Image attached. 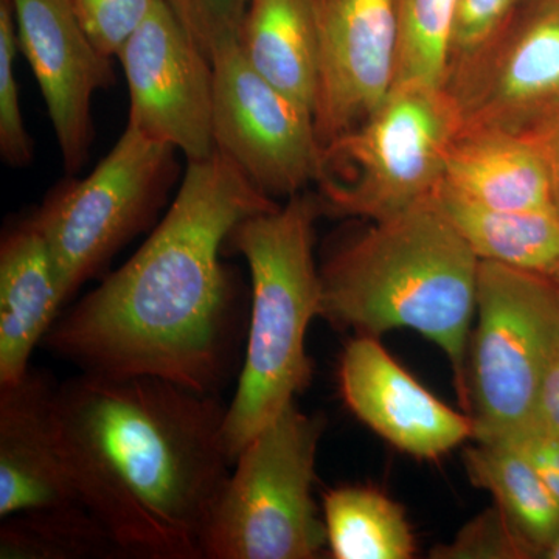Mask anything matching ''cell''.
Wrapping results in <instances>:
<instances>
[{
    "label": "cell",
    "mask_w": 559,
    "mask_h": 559,
    "mask_svg": "<svg viewBox=\"0 0 559 559\" xmlns=\"http://www.w3.org/2000/svg\"><path fill=\"white\" fill-rule=\"evenodd\" d=\"M342 399L374 433L417 459H439L474 440L473 419L419 384L382 347L380 337L356 336L340 364Z\"/></svg>",
    "instance_id": "obj_14"
},
{
    "label": "cell",
    "mask_w": 559,
    "mask_h": 559,
    "mask_svg": "<svg viewBox=\"0 0 559 559\" xmlns=\"http://www.w3.org/2000/svg\"><path fill=\"white\" fill-rule=\"evenodd\" d=\"M480 261L547 277L559 266L557 210H496L460 200L444 189L433 193Z\"/></svg>",
    "instance_id": "obj_19"
},
{
    "label": "cell",
    "mask_w": 559,
    "mask_h": 559,
    "mask_svg": "<svg viewBox=\"0 0 559 559\" xmlns=\"http://www.w3.org/2000/svg\"><path fill=\"white\" fill-rule=\"evenodd\" d=\"M323 522L331 557L409 559L415 536L406 511L380 489L341 487L323 496Z\"/></svg>",
    "instance_id": "obj_21"
},
{
    "label": "cell",
    "mask_w": 559,
    "mask_h": 559,
    "mask_svg": "<svg viewBox=\"0 0 559 559\" xmlns=\"http://www.w3.org/2000/svg\"><path fill=\"white\" fill-rule=\"evenodd\" d=\"M322 212L319 198L301 191L277 209L242 219L227 240L245 257L252 282L245 356L224 419V443L234 463L310 385L307 334L319 318L314 226Z\"/></svg>",
    "instance_id": "obj_4"
},
{
    "label": "cell",
    "mask_w": 559,
    "mask_h": 559,
    "mask_svg": "<svg viewBox=\"0 0 559 559\" xmlns=\"http://www.w3.org/2000/svg\"><path fill=\"white\" fill-rule=\"evenodd\" d=\"M2 521V559L124 558L108 530L84 506L27 511Z\"/></svg>",
    "instance_id": "obj_22"
},
{
    "label": "cell",
    "mask_w": 559,
    "mask_h": 559,
    "mask_svg": "<svg viewBox=\"0 0 559 559\" xmlns=\"http://www.w3.org/2000/svg\"><path fill=\"white\" fill-rule=\"evenodd\" d=\"M237 46L272 86L314 108L318 33L311 0H249Z\"/></svg>",
    "instance_id": "obj_18"
},
{
    "label": "cell",
    "mask_w": 559,
    "mask_h": 559,
    "mask_svg": "<svg viewBox=\"0 0 559 559\" xmlns=\"http://www.w3.org/2000/svg\"><path fill=\"white\" fill-rule=\"evenodd\" d=\"M522 2L524 0H457L443 90L457 103L459 109L509 32Z\"/></svg>",
    "instance_id": "obj_24"
},
{
    "label": "cell",
    "mask_w": 559,
    "mask_h": 559,
    "mask_svg": "<svg viewBox=\"0 0 559 559\" xmlns=\"http://www.w3.org/2000/svg\"><path fill=\"white\" fill-rule=\"evenodd\" d=\"M506 444L518 448L532 463L544 484L559 498V439L546 430L530 426Z\"/></svg>",
    "instance_id": "obj_29"
},
{
    "label": "cell",
    "mask_w": 559,
    "mask_h": 559,
    "mask_svg": "<svg viewBox=\"0 0 559 559\" xmlns=\"http://www.w3.org/2000/svg\"><path fill=\"white\" fill-rule=\"evenodd\" d=\"M66 457L81 503L124 558L204 559L234 465L227 406L154 377L84 373L58 385Z\"/></svg>",
    "instance_id": "obj_2"
},
{
    "label": "cell",
    "mask_w": 559,
    "mask_h": 559,
    "mask_svg": "<svg viewBox=\"0 0 559 559\" xmlns=\"http://www.w3.org/2000/svg\"><path fill=\"white\" fill-rule=\"evenodd\" d=\"M64 305L46 238L31 218L22 221L0 242V385L31 371L33 349Z\"/></svg>",
    "instance_id": "obj_16"
},
{
    "label": "cell",
    "mask_w": 559,
    "mask_h": 559,
    "mask_svg": "<svg viewBox=\"0 0 559 559\" xmlns=\"http://www.w3.org/2000/svg\"><path fill=\"white\" fill-rule=\"evenodd\" d=\"M210 60L237 43L249 0H164Z\"/></svg>",
    "instance_id": "obj_27"
},
{
    "label": "cell",
    "mask_w": 559,
    "mask_h": 559,
    "mask_svg": "<svg viewBox=\"0 0 559 559\" xmlns=\"http://www.w3.org/2000/svg\"><path fill=\"white\" fill-rule=\"evenodd\" d=\"M57 390L32 370L16 384L0 385V518L83 506L73 484Z\"/></svg>",
    "instance_id": "obj_15"
},
{
    "label": "cell",
    "mask_w": 559,
    "mask_h": 559,
    "mask_svg": "<svg viewBox=\"0 0 559 559\" xmlns=\"http://www.w3.org/2000/svg\"><path fill=\"white\" fill-rule=\"evenodd\" d=\"M322 414L294 404L242 448L205 532L204 559H314L326 543L312 499Z\"/></svg>",
    "instance_id": "obj_6"
},
{
    "label": "cell",
    "mask_w": 559,
    "mask_h": 559,
    "mask_svg": "<svg viewBox=\"0 0 559 559\" xmlns=\"http://www.w3.org/2000/svg\"><path fill=\"white\" fill-rule=\"evenodd\" d=\"M474 487L485 489L525 543L543 558L559 536V498L518 448L479 443L463 454Z\"/></svg>",
    "instance_id": "obj_20"
},
{
    "label": "cell",
    "mask_w": 559,
    "mask_h": 559,
    "mask_svg": "<svg viewBox=\"0 0 559 559\" xmlns=\"http://www.w3.org/2000/svg\"><path fill=\"white\" fill-rule=\"evenodd\" d=\"M462 114L443 87L403 84L320 151L323 212L388 219L439 189Z\"/></svg>",
    "instance_id": "obj_5"
},
{
    "label": "cell",
    "mask_w": 559,
    "mask_h": 559,
    "mask_svg": "<svg viewBox=\"0 0 559 559\" xmlns=\"http://www.w3.org/2000/svg\"><path fill=\"white\" fill-rule=\"evenodd\" d=\"M277 207L219 151L189 160L156 229L43 344L84 373L154 377L219 395L240 364L249 318L221 253L242 219Z\"/></svg>",
    "instance_id": "obj_1"
},
{
    "label": "cell",
    "mask_w": 559,
    "mask_h": 559,
    "mask_svg": "<svg viewBox=\"0 0 559 559\" xmlns=\"http://www.w3.org/2000/svg\"><path fill=\"white\" fill-rule=\"evenodd\" d=\"M546 278L549 280L551 286H554L555 290H557V294L559 296V266L557 267V270L551 272L550 275H547Z\"/></svg>",
    "instance_id": "obj_33"
},
{
    "label": "cell",
    "mask_w": 559,
    "mask_h": 559,
    "mask_svg": "<svg viewBox=\"0 0 559 559\" xmlns=\"http://www.w3.org/2000/svg\"><path fill=\"white\" fill-rule=\"evenodd\" d=\"M480 260L436 197L340 242L322 264L319 318L380 337L414 330L447 353L466 409V358Z\"/></svg>",
    "instance_id": "obj_3"
},
{
    "label": "cell",
    "mask_w": 559,
    "mask_h": 559,
    "mask_svg": "<svg viewBox=\"0 0 559 559\" xmlns=\"http://www.w3.org/2000/svg\"><path fill=\"white\" fill-rule=\"evenodd\" d=\"M318 33L314 124L320 145L362 123L395 86V0H311Z\"/></svg>",
    "instance_id": "obj_11"
},
{
    "label": "cell",
    "mask_w": 559,
    "mask_h": 559,
    "mask_svg": "<svg viewBox=\"0 0 559 559\" xmlns=\"http://www.w3.org/2000/svg\"><path fill=\"white\" fill-rule=\"evenodd\" d=\"M176 153L128 124L91 175L66 180L33 213L64 304L150 226L175 178Z\"/></svg>",
    "instance_id": "obj_8"
},
{
    "label": "cell",
    "mask_w": 559,
    "mask_h": 559,
    "mask_svg": "<svg viewBox=\"0 0 559 559\" xmlns=\"http://www.w3.org/2000/svg\"><path fill=\"white\" fill-rule=\"evenodd\" d=\"M535 139L538 140L544 157H546L555 207L559 213V116L550 124H547Z\"/></svg>",
    "instance_id": "obj_31"
},
{
    "label": "cell",
    "mask_w": 559,
    "mask_h": 559,
    "mask_svg": "<svg viewBox=\"0 0 559 559\" xmlns=\"http://www.w3.org/2000/svg\"><path fill=\"white\" fill-rule=\"evenodd\" d=\"M463 128L536 138L559 116V0H524L463 102Z\"/></svg>",
    "instance_id": "obj_13"
},
{
    "label": "cell",
    "mask_w": 559,
    "mask_h": 559,
    "mask_svg": "<svg viewBox=\"0 0 559 559\" xmlns=\"http://www.w3.org/2000/svg\"><path fill=\"white\" fill-rule=\"evenodd\" d=\"M16 21L11 0H0V154L11 167H25L33 159V142L25 130L17 84Z\"/></svg>",
    "instance_id": "obj_25"
},
{
    "label": "cell",
    "mask_w": 559,
    "mask_h": 559,
    "mask_svg": "<svg viewBox=\"0 0 559 559\" xmlns=\"http://www.w3.org/2000/svg\"><path fill=\"white\" fill-rule=\"evenodd\" d=\"M213 142L266 197L301 193L318 175L314 114L250 68L237 43L212 58Z\"/></svg>",
    "instance_id": "obj_9"
},
{
    "label": "cell",
    "mask_w": 559,
    "mask_h": 559,
    "mask_svg": "<svg viewBox=\"0 0 559 559\" xmlns=\"http://www.w3.org/2000/svg\"><path fill=\"white\" fill-rule=\"evenodd\" d=\"M533 426L559 439V345L540 382Z\"/></svg>",
    "instance_id": "obj_30"
},
{
    "label": "cell",
    "mask_w": 559,
    "mask_h": 559,
    "mask_svg": "<svg viewBox=\"0 0 559 559\" xmlns=\"http://www.w3.org/2000/svg\"><path fill=\"white\" fill-rule=\"evenodd\" d=\"M544 559H559V536L544 554Z\"/></svg>",
    "instance_id": "obj_32"
},
{
    "label": "cell",
    "mask_w": 559,
    "mask_h": 559,
    "mask_svg": "<svg viewBox=\"0 0 559 559\" xmlns=\"http://www.w3.org/2000/svg\"><path fill=\"white\" fill-rule=\"evenodd\" d=\"M441 189L496 210H557L538 140L481 128H460Z\"/></svg>",
    "instance_id": "obj_17"
},
{
    "label": "cell",
    "mask_w": 559,
    "mask_h": 559,
    "mask_svg": "<svg viewBox=\"0 0 559 559\" xmlns=\"http://www.w3.org/2000/svg\"><path fill=\"white\" fill-rule=\"evenodd\" d=\"M72 3L95 46L112 58L145 20L154 0H72Z\"/></svg>",
    "instance_id": "obj_28"
},
{
    "label": "cell",
    "mask_w": 559,
    "mask_h": 559,
    "mask_svg": "<svg viewBox=\"0 0 559 559\" xmlns=\"http://www.w3.org/2000/svg\"><path fill=\"white\" fill-rule=\"evenodd\" d=\"M17 43L46 102L68 173L90 157L92 100L114 83L110 57L84 31L72 0H11Z\"/></svg>",
    "instance_id": "obj_12"
},
{
    "label": "cell",
    "mask_w": 559,
    "mask_h": 559,
    "mask_svg": "<svg viewBox=\"0 0 559 559\" xmlns=\"http://www.w3.org/2000/svg\"><path fill=\"white\" fill-rule=\"evenodd\" d=\"M476 314L465 414L474 441L507 443L535 423L540 382L559 345V296L543 275L480 261Z\"/></svg>",
    "instance_id": "obj_7"
},
{
    "label": "cell",
    "mask_w": 559,
    "mask_h": 559,
    "mask_svg": "<svg viewBox=\"0 0 559 559\" xmlns=\"http://www.w3.org/2000/svg\"><path fill=\"white\" fill-rule=\"evenodd\" d=\"M439 559H530L536 551L518 535L498 507L479 514L450 544L429 555Z\"/></svg>",
    "instance_id": "obj_26"
},
{
    "label": "cell",
    "mask_w": 559,
    "mask_h": 559,
    "mask_svg": "<svg viewBox=\"0 0 559 559\" xmlns=\"http://www.w3.org/2000/svg\"><path fill=\"white\" fill-rule=\"evenodd\" d=\"M455 9L457 0H395L399 27L395 86L443 87Z\"/></svg>",
    "instance_id": "obj_23"
},
{
    "label": "cell",
    "mask_w": 559,
    "mask_h": 559,
    "mask_svg": "<svg viewBox=\"0 0 559 559\" xmlns=\"http://www.w3.org/2000/svg\"><path fill=\"white\" fill-rule=\"evenodd\" d=\"M116 57L130 94L128 124L187 160L212 156L213 62L164 0H154Z\"/></svg>",
    "instance_id": "obj_10"
}]
</instances>
